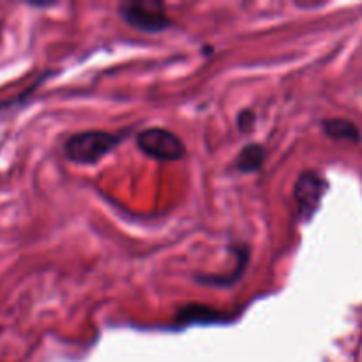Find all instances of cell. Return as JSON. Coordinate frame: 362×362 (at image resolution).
<instances>
[{"label":"cell","instance_id":"obj_6","mask_svg":"<svg viewBox=\"0 0 362 362\" xmlns=\"http://www.w3.org/2000/svg\"><path fill=\"white\" fill-rule=\"evenodd\" d=\"M264 159H265L264 147L258 144H251L239 152V158H237L235 166L237 170H240V172L244 173L255 172V170H258L262 165H264Z\"/></svg>","mask_w":362,"mask_h":362},{"label":"cell","instance_id":"obj_8","mask_svg":"<svg viewBox=\"0 0 362 362\" xmlns=\"http://www.w3.org/2000/svg\"><path fill=\"white\" fill-rule=\"evenodd\" d=\"M253 122H255V113L253 112H243L239 115V119H237V126H239V129L240 131H244V133H246V131H250V127L253 126Z\"/></svg>","mask_w":362,"mask_h":362},{"label":"cell","instance_id":"obj_5","mask_svg":"<svg viewBox=\"0 0 362 362\" xmlns=\"http://www.w3.org/2000/svg\"><path fill=\"white\" fill-rule=\"evenodd\" d=\"M322 127H324L325 134L332 140H346L354 141V144H359L362 140L359 127L346 119H325L322 122Z\"/></svg>","mask_w":362,"mask_h":362},{"label":"cell","instance_id":"obj_1","mask_svg":"<svg viewBox=\"0 0 362 362\" xmlns=\"http://www.w3.org/2000/svg\"><path fill=\"white\" fill-rule=\"evenodd\" d=\"M120 136L108 131H83L66 141L64 152L76 165H94L119 145Z\"/></svg>","mask_w":362,"mask_h":362},{"label":"cell","instance_id":"obj_3","mask_svg":"<svg viewBox=\"0 0 362 362\" xmlns=\"http://www.w3.org/2000/svg\"><path fill=\"white\" fill-rule=\"evenodd\" d=\"M120 16L141 32H163L170 27L168 13L159 2H127L120 6Z\"/></svg>","mask_w":362,"mask_h":362},{"label":"cell","instance_id":"obj_4","mask_svg":"<svg viewBox=\"0 0 362 362\" xmlns=\"http://www.w3.org/2000/svg\"><path fill=\"white\" fill-rule=\"evenodd\" d=\"M327 187V180L320 173L313 172V170L300 173L296 187H293V198H296L297 207L304 219H310L317 212Z\"/></svg>","mask_w":362,"mask_h":362},{"label":"cell","instance_id":"obj_7","mask_svg":"<svg viewBox=\"0 0 362 362\" xmlns=\"http://www.w3.org/2000/svg\"><path fill=\"white\" fill-rule=\"evenodd\" d=\"M182 318L186 322H193V320H200V315L204 317V322H216L221 320L223 315H219L218 311L212 310V308H202V306H189L186 310H182ZM179 315V317H180Z\"/></svg>","mask_w":362,"mask_h":362},{"label":"cell","instance_id":"obj_2","mask_svg":"<svg viewBox=\"0 0 362 362\" xmlns=\"http://www.w3.org/2000/svg\"><path fill=\"white\" fill-rule=\"evenodd\" d=\"M136 145L144 154L158 161H179L186 156V145L173 131L148 127L138 133Z\"/></svg>","mask_w":362,"mask_h":362}]
</instances>
